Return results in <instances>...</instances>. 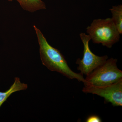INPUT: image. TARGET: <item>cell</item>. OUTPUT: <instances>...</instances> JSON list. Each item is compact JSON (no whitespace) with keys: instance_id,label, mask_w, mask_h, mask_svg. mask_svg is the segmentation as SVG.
I'll use <instances>...</instances> for the list:
<instances>
[{"instance_id":"obj_1","label":"cell","mask_w":122,"mask_h":122,"mask_svg":"<svg viewBox=\"0 0 122 122\" xmlns=\"http://www.w3.org/2000/svg\"><path fill=\"white\" fill-rule=\"evenodd\" d=\"M40 46V54L42 64L49 70L60 73L70 79H76L84 83L85 78L81 73L72 71L63 55L59 50L50 45L39 29L34 26Z\"/></svg>"},{"instance_id":"obj_2","label":"cell","mask_w":122,"mask_h":122,"mask_svg":"<svg viewBox=\"0 0 122 122\" xmlns=\"http://www.w3.org/2000/svg\"><path fill=\"white\" fill-rule=\"evenodd\" d=\"M86 30L93 43L107 48H111L120 39V33L111 18L94 20Z\"/></svg>"},{"instance_id":"obj_3","label":"cell","mask_w":122,"mask_h":122,"mask_svg":"<svg viewBox=\"0 0 122 122\" xmlns=\"http://www.w3.org/2000/svg\"><path fill=\"white\" fill-rule=\"evenodd\" d=\"M117 60L108 58L104 63L94 70L85 79V86H106L122 79V71L117 65Z\"/></svg>"},{"instance_id":"obj_4","label":"cell","mask_w":122,"mask_h":122,"mask_svg":"<svg viewBox=\"0 0 122 122\" xmlns=\"http://www.w3.org/2000/svg\"><path fill=\"white\" fill-rule=\"evenodd\" d=\"M80 37L83 44V56L82 59H77L76 63L78 65L77 69L80 71V73L87 76L104 63L108 59V57L107 55L99 56L92 52L89 45L91 38L89 35L81 33Z\"/></svg>"},{"instance_id":"obj_5","label":"cell","mask_w":122,"mask_h":122,"mask_svg":"<svg viewBox=\"0 0 122 122\" xmlns=\"http://www.w3.org/2000/svg\"><path fill=\"white\" fill-rule=\"evenodd\" d=\"M82 92L102 97L105 102L111 103L114 106H122V79L106 86H85Z\"/></svg>"},{"instance_id":"obj_6","label":"cell","mask_w":122,"mask_h":122,"mask_svg":"<svg viewBox=\"0 0 122 122\" xmlns=\"http://www.w3.org/2000/svg\"><path fill=\"white\" fill-rule=\"evenodd\" d=\"M28 88V85L22 83L19 78L15 77L13 85L9 90L5 92H0V107L12 94L16 92L24 90Z\"/></svg>"},{"instance_id":"obj_7","label":"cell","mask_w":122,"mask_h":122,"mask_svg":"<svg viewBox=\"0 0 122 122\" xmlns=\"http://www.w3.org/2000/svg\"><path fill=\"white\" fill-rule=\"evenodd\" d=\"M22 8L29 12H34L40 10L45 9V4L41 0H16Z\"/></svg>"},{"instance_id":"obj_8","label":"cell","mask_w":122,"mask_h":122,"mask_svg":"<svg viewBox=\"0 0 122 122\" xmlns=\"http://www.w3.org/2000/svg\"><path fill=\"white\" fill-rule=\"evenodd\" d=\"M111 12L112 20L116 26L120 35L122 34V5H119L112 6L110 9Z\"/></svg>"},{"instance_id":"obj_9","label":"cell","mask_w":122,"mask_h":122,"mask_svg":"<svg viewBox=\"0 0 122 122\" xmlns=\"http://www.w3.org/2000/svg\"><path fill=\"white\" fill-rule=\"evenodd\" d=\"M102 122L101 118L98 116L93 115L90 116L86 118V122Z\"/></svg>"},{"instance_id":"obj_10","label":"cell","mask_w":122,"mask_h":122,"mask_svg":"<svg viewBox=\"0 0 122 122\" xmlns=\"http://www.w3.org/2000/svg\"><path fill=\"white\" fill-rule=\"evenodd\" d=\"M8 0L9 1H13V0Z\"/></svg>"}]
</instances>
